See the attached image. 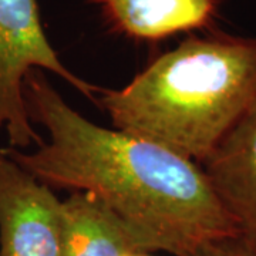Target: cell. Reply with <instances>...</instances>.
Listing matches in <instances>:
<instances>
[{
	"label": "cell",
	"instance_id": "cell-1",
	"mask_svg": "<svg viewBox=\"0 0 256 256\" xmlns=\"http://www.w3.org/2000/svg\"><path fill=\"white\" fill-rule=\"evenodd\" d=\"M23 92L28 117L48 140L33 151L4 150L42 182L92 194L137 229L150 252L184 256L212 240L240 236L200 164L87 120L42 70L26 76Z\"/></svg>",
	"mask_w": 256,
	"mask_h": 256
},
{
	"label": "cell",
	"instance_id": "cell-2",
	"mask_svg": "<svg viewBox=\"0 0 256 256\" xmlns=\"http://www.w3.org/2000/svg\"><path fill=\"white\" fill-rule=\"evenodd\" d=\"M256 97V37L190 36L100 106L112 126L202 165Z\"/></svg>",
	"mask_w": 256,
	"mask_h": 256
},
{
	"label": "cell",
	"instance_id": "cell-3",
	"mask_svg": "<svg viewBox=\"0 0 256 256\" xmlns=\"http://www.w3.org/2000/svg\"><path fill=\"white\" fill-rule=\"evenodd\" d=\"M32 70L52 72L87 98L98 92L60 60L40 20L37 0H0V131L10 148L23 150L43 144L28 117L24 78Z\"/></svg>",
	"mask_w": 256,
	"mask_h": 256
},
{
	"label": "cell",
	"instance_id": "cell-4",
	"mask_svg": "<svg viewBox=\"0 0 256 256\" xmlns=\"http://www.w3.org/2000/svg\"><path fill=\"white\" fill-rule=\"evenodd\" d=\"M63 201L0 150V256H62Z\"/></svg>",
	"mask_w": 256,
	"mask_h": 256
},
{
	"label": "cell",
	"instance_id": "cell-5",
	"mask_svg": "<svg viewBox=\"0 0 256 256\" xmlns=\"http://www.w3.org/2000/svg\"><path fill=\"white\" fill-rule=\"evenodd\" d=\"M201 166L240 236L256 249V97Z\"/></svg>",
	"mask_w": 256,
	"mask_h": 256
},
{
	"label": "cell",
	"instance_id": "cell-6",
	"mask_svg": "<svg viewBox=\"0 0 256 256\" xmlns=\"http://www.w3.org/2000/svg\"><path fill=\"white\" fill-rule=\"evenodd\" d=\"M150 249L132 225L92 194L73 191L63 201L62 256H126Z\"/></svg>",
	"mask_w": 256,
	"mask_h": 256
},
{
	"label": "cell",
	"instance_id": "cell-7",
	"mask_svg": "<svg viewBox=\"0 0 256 256\" xmlns=\"http://www.w3.org/2000/svg\"><path fill=\"white\" fill-rule=\"evenodd\" d=\"M118 32L140 40H160L202 28L215 13V0H97Z\"/></svg>",
	"mask_w": 256,
	"mask_h": 256
},
{
	"label": "cell",
	"instance_id": "cell-8",
	"mask_svg": "<svg viewBox=\"0 0 256 256\" xmlns=\"http://www.w3.org/2000/svg\"><path fill=\"white\" fill-rule=\"evenodd\" d=\"M184 256H256V249L242 236H230L204 244Z\"/></svg>",
	"mask_w": 256,
	"mask_h": 256
},
{
	"label": "cell",
	"instance_id": "cell-9",
	"mask_svg": "<svg viewBox=\"0 0 256 256\" xmlns=\"http://www.w3.org/2000/svg\"><path fill=\"white\" fill-rule=\"evenodd\" d=\"M126 256H151L150 254H146V252H134V254H128Z\"/></svg>",
	"mask_w": 256,
	"mask_h": 256
}]
</instances>
